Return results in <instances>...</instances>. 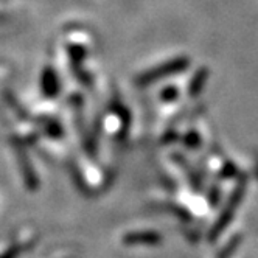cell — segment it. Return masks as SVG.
<instances>
[{
	"label": "cell",
	"instance_id": "6da1fadb",
	"mask_svg": "<svg viewBox=\"0 0 258 258\" xmlns=\"http://www.w3.org/2000/svg\"><path fill=\"white\" fill-rule=\"evenodd\" d=\"M183 67V62L180 61V62H171L167 69H156V70H153V72H150V73H146V75L143 77V81H153V80H157V78H160V75L162 73H165V72H176V70H179V69H182Z\"/></svg>",
	"mask_w": 258,
	"mask_h": 258
}]
</instances>
